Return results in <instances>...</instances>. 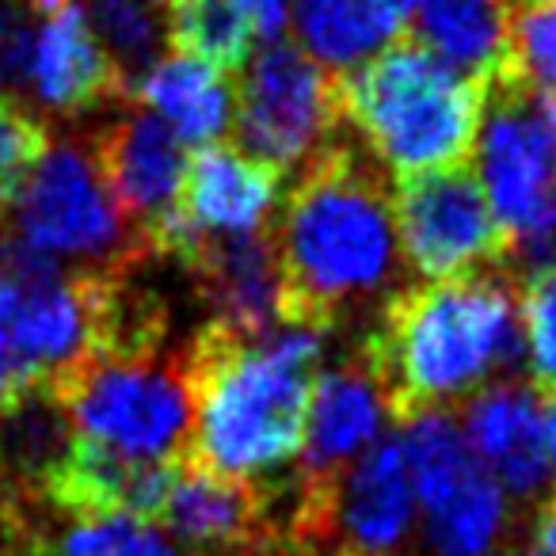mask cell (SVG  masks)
<instances>
[{"label":"cell","mask_w":556,"mask_h":556,"mask_svg":"<svg viewBox=\"0 0 556 556\" xmlns=\"http://www.w3.org/2000/svg\"><path fill=\"white\" fill-rule=\"evenodd\" d=\"M320 355L325 328L302 320H282L248 340L210 325L187 363L191 462L244 484L294 462Z\"/></svg>","instance_id":"cell-1"},{"label":"cell","mask_w":556,"mask_h":556,"mask_svg":"<svg viewBox=\"0 0 556 556\" xmlns=\"http://www.w3.org/2000/svg\"><path fill=\"white\" fill-rule=\"evenodd\" d=\"M282 320L332 328L340 313L386 294L401 263L393 199L351 149L328 146L305 164L275 240Z\"/></svg>","instance_id":"cell-2"},{"label":"cell","mask_w":556,"mask_h":556,"mask_svg":"<svg viewBox=\"0 0 556 556\" xmlns=\"http://www.w3.org/2000/svg\"><path fill=\"white\" fill-rule=\"evenodd\" d=\"M363 351L393 416L462 401L522 358L515 290L484 270L404 290Z\"/></svg>","instance_id":"cell-3"},{"label":"cell","mask_w":556,"mask_h":556,"mask_svg":"<svg viewBox=\"0 0 556 556\" xmlns=\"http://www.w3.org/2000/svg\"><path fill=\"white\" fill-rule=\"evenodd\" d=\"M484 85L462 77L419 42L389 47L340 80V115L366 153L401 179L457 168L477 141Z\"/></svg>","instance_id":"cell-4"},{"label":"cell","mask_w":556,"mask_h":556,"mask_svg":"<svg viewBox=\"0 0 556 556\" xmlns=\"http://www.w3.org/2000/svg\"><path fill=\"white\" fill-rule=\"evenodd\" d=\"M50 393L70 419L73 442L111 462L161 469L191 439L187 370L153 358V351L96 355L50 386Z\"/></svg>","instance_id":"cell-5"},{"label":"cell","mask_w":556,"mask_h":556,"mask_svg":"<svg viewBox=\"0 0 556 556\" xmlns=\"http://www.w3.org/2000/svg\"><path fill=\"white\" fill-rule=\"evenodd\" d=\"M0 217L4 232L50 263H85V270H115L146 252L141 237L118 210L96 153L58 141L47 146L31 176Z\"/></svg>","instance_id":"cell-6"},{"label":"cell","mask_w":556,"mask_h":556,"mask_svg":"<svg viewBox=\"0 0 556 556\" xmlns=\"http://www.w3.org/2000/svg\"><path fill=\"white\" fill-rule=\"evenodd\" d=\"M424 556H495L510 526L507 492L488 477L446 412L404 416L401 434Z\"/></svg>","instance_id":"cell-7"},{"label":"cell","mask_w":556,"mask_h":556,"mask_svg":"<svg viewBox=\"0 0 556 556\" xmlns=\"http://www.w3.org/2000/svg\"><path fill=\"white\" fill-rule=\"evenodd\" d=\"M240 92L232 96V123L248 156L275 168L317 161L340 126V80L302 47L267 42L240 65Z\"/></svg>","instance_id":"cell-8"},{"label":"cell","mask_w":556,"mask_h":556,"mask_svg":"<svg viewBox=\"0 0 556 556\" xmlns=\"http://www.w3.org/2000/svg\"><path fill=\"white\" fill-rule=\"evenodd\" d=\"M416 530V492L401 439H381L332 484L302 492L298 533L328 538L336 556H404Z\"/></svg>","instance_id":"cell-9"},{"label":"cell","mask_w":556,"mask_h":556,"mask_svg":"<svg viewBox=\"0 0 556 556\" xmlns=\"http://www.w3.org/2000/svg\"><path fill=\"white\" fill-rule=\"evenodd\" d=\"M401 255L424 282L477 275L495 263L507 244L477 176L465 168H442L401 179L393 202Z\"/></svg>","instance_id":"cell-10"},{"label":"cell","mask_w":556,"mask_h":556,"mask_svg":"<svg viewBox=\"0 0 556 556\" xmlns=\"http://www.w3.org/2000/svg\"><path fill=\"white\" fill-rule=\"evenodd\" d=\"M477 184L507 237L522 232L556 191V134L545 111L503 73L484 85L477 126Z\"/></svg>","instance_id":"cell-11"},{"label":"cell","mask_w":556,"mask_h":556,"mask_svg":"<svg viewBox=\"0 0 556 556\" xmlns=\"http://www.w3.org/2000/svg\"><path fill=\"white\" fill-rule=\"evenodd\" d=\"M96 164L149 252L179 255L191 244V232L179 222L187 156L184 141L168 126L156 123L149 111L111 118L96 141Z\"/></svg>","instance_id":"cell-12"},{"label":"cell","mask_w":556,"mask_h":556,"mask_svg":"<svg viewBox=\"0 0 556 556\" xmlns=\"http://www.w3.org/2000/svg\"><path fill=\"white\" fill-rule=\"evenodd\" d=\"M389 416H393V404L366 351H358L336 370L317 374L302 431L305 484H332L374 442H381V427Z\"/></svg>","instance_id":"cell-13"},{"label":"cell","mask_w":556,"mask_h":556,"mask_svg":"<svg viewBox=\"0 0 556 556\" xmlns=\"http://www.w3.org/2000/svg\"><path fill=\"white\" fill-rule=\"evenodd\" d=\"M179 260L199 282L214 328L248 340L282 325V270L267 232L194 237Z\"/></svg>","instance_id":"cell-14"},{"label":"cell","mask_w":556,"mask_h":556,"mask_svg":"<svg viewBox=\"0 0 556 556\" xmlns=\"http://www.w3.org/2000/svg\"><path fill=\"white\" fill-rule=\"evenodd\" d=\"M462 434L472 457L507 495L533 500L548 480L545 408L530 386L500 381L480 389L465 412Z\"/></svg>","instance_id":"cell-15"},{"label":"cell","mask_w":556,"mask_h":556,"mask_svg":"<svg viewBox=\"0 0 556 556\" xmlns=\"http://www.w3.org/2000/svg\"><path fill=\"white\" fill-rule=\"evenodd\" d=\"M27 88L54 115H85L108 96L123 92V80L77 0H62L39 12Z\"/></svg>","instance_id":"cell-16"},{"label":"cell","mask_w":556,"mask_h":556,"mask_svg":"<svg viewBox=\"0 0 556 556\" xmlns=\"http://www.w3.org/2000/svg\"><path fill=\"white\" fill-rule=\"evenodd\" d=\"M275 168L225 146H202L187 164L179 222L191 237H252L267 229L278 202Z\"/></svg>","instance_id":"cell-17"},{"label":"cell","mask_w":556,"mask_h":556,"mask_svg":"<svg viewBox=\"0 0 556 556\" xmlns=\"http://www.w3.org/2000/svg\"><path fill=\"white\" fill-rule=\"evenodd\" d=\"M156 515L168 526V538L194 548H237L255 538L263 522V500L244 480L222 477L194 462L168 469Z\"/></svg>","instance_id":"cell-18"},{"label":"cell","mask_w":556,"mask_h":556,"mask_svg":"<svg viewBox=\"0 0 556 556\" xmlns=\"http://www.w3.org/2000/svg\"><path fill=\"white\" fill-rule=\"evenodd\" d=\"M419 47L477 85L507 73L510 0H412Z\"/></svg>","instance_id":"cell-19"},{"label":"cell","mask_w":556,"mask_h":556,"mask_svg":"<svg viewBox=\"0 0 556 556\" xmlns=\"http://www.w3.org/2000/svg\"><path fill=\"white\" fill-rule=\"evenodd\" d=\"M130 92L141 111H149L156 123L191 146H217V138L232 123L229 77L179 50L149 65L130 85Z\"/></svg>","instance_id":"cell-20"},{"label":"cell","mask_w":556,"mask_h":556,"mask_svg":"<svg viewBox=\"0 0 556 556\" xmlns=\"http://www.w3.org/2000/svg\"><path fill=\"white\" fill-rule=\"evenodd\" d=\"M412 0H294L305 54L325 70H358L401 39Z\"/></svg>","instance_id":"cell-21"},{"label":"cell","mask_w":556,"mask_h":556,"mask_svg":"<svg viewBox=\"0 0 556 556\" xmlns=\"http://www.w3.org/2000/svg\"><path fill=\"white\" fill-rule=\"evenodd\" d=\"M73 454V431L50 389H27L0 408V469L31 492H47Z\"/></svg>","instance_id":"cell-22"},{"label":"cell","mask_w":556,"mask_h":556,"mask_svg":"<svg viewBox=\"0 0 556 556\" xmlns=\"http://www.w3.org/2000/svg\"><path fill=\"white\" fill-rule=\"evenodd\" d=\"M88 16V27L100 39L103 54L111 58L123 92L161 62L168 42V0H77Z\"/></svg>","instance_id":"cell-23"},{"label":"cell","mask_w":556,"mask_h":556,"mask_svg":"<svg viewBox=\"0 0 556 556\" xmlns=\"http://www.w3.org/2000/svg\"><path fill=\"white\" fill-rule=\"evenodd\" d=\"M168 39L179 54L229 73L248 62L255 35L237 0H168Z\"/></svg>","instance_id":"cell-24"},{"label":"cell","mask_w":556,"mask_h":556,"mask_svg":"<svg viewBox=\"0 0 556 556\" xmlns=\"http://www.w3.org/2000/svg\"><path fill=\"white\" fill-rule=\"evenodd\" d=\"M73 522L35 556H184L179 545L141 515H70Z\"/></svg>","instance_id":"cell-25"},{"label":"cell","mask_w":556,"mask_h":556,"mask_svg":"<svg viewBox=\"0 0 556 556\" xmlns=\"http://www.w3.org/2000/svg\"><path fill=\"white\" fill-rule=\"evenodd\" d=\"M507 77L530 96H556V0L510 4Z\"/></svg>","instance_id":"cell-26"},{"label":"cell","mask_w":556,"mask_h":556,"mask_svg":"<svg viewBox=\"0 0 556 556\" xmlns=\"http://www.w3.org/2000/svg\"><path fill=\"white\" fill-rule=\"evenodd\" d=\"M47 146V126L27 108H20L12 96H0V214L16 199Z\"/></svg>","instance_id":"cell-27"},{"label":"cell","mask_w":556,"mask_h":556,"mask_svg":"<svg viewBox=\"0 0 556 556\" xmlns=\"http://www.w3.org/2000/svg\"><path fill=\"white\" fill-rule=\"evenodd\" d=\"M522 355L538 386L556 389V270H541L530 278L522 302Z\"/></svg>","instance_id":"cell-28"},{"label":"cell","mask_w":556,"mask_h":556,"mask_svg":"<svg viewBox=\"0 0 556 556\" xmlns=\"http://www.w3.org/2000/svg\"><path fill=\"white\" fill-rule=\"evenodd\" d=\"M39 12L31 0H0V96L27 88Z\"/></svg>","instance_id":"cell-29"},{"label":"cell","mask_w":556,"mask_h":556,"mask_svg":"<svg viewBox=\"0 0 556 556\" xmlns=\"http://www.w3.org/2000/svg\"><path fill=\"white\" fill-rule=\"evenodd\" d=\"M510 248H515L518 260L538 270V275L541 270H556V191H553V199L545 202V210H541L522 232L510 237Z\"/></svg>","instance_id":"cell-30"},{"label":"cell","mask_w":556,"mask_h":556,"mask_svg":"<svg viewBox=\"0 0 556 556\" xmlns=\"http://www.w3.org/2000/svg\"><path fill=\"white\" fill-rule=\"evenodd\" d=\"M237 4L248 16V24H252L255 39H270V42L287 27V16L294 9V0H237Z\"/></svg>","instance_id":"cell-31"},{"label":"cell","mask_w":556,"mask_h":556,"mask_svg":"<svg viewBox=\"0 0 556 556\" xmlns=\"http://www.w3.org/2000/svg\"><path fill=\"white\" fill-rule=\"evenodd\" d=\"M27 378L20 370L16 355H12V343H9V332H4V320H0V408H9L16 396L27 393Z\"/></svg>","instance_id":"cell-32"},{"label":"cell","mask_w":556,"mask_h":556,"mask_svg":"<svg viewBox=\"0 0 556 556\" xmlns=\"http://www.w3.org/2000/svg\"><path fill=\"white\" fill-rule=\"evenodd\" d=\"M533 548L545 556H556V500L545 503L533 518Z\"/></svg>","instance_id":"cell-33"},{"label":"cell","mask_w":556,"mask_h":556,"mask_svg":"<svg viewBox=\"0 0 556 556\" xmlns=\"http://www.w3.org/2000/svg\"><path fill=\"white\" fill-rule=\"evenodd\" d=\"M545 439H548V472L556 477V401L545 412Z\"/></svg>","instance_id":"cell-34"},{"label":"cell","mask_w":556,"mask_h":556,"mask_svg":"<svg viewBox=\"0 0 556 556\" xmlns=\"http://www.w3.org/2000/svg\"><path fill=\"white\" fill-rule=\"evenodd\" d=\"M541 111H545V123L553 126V134H556V96H545V100H541Z\"/></svg>","instance_id":"cell-35"},{"label":"cell","mask_w":556,"mask_h":556,"mask_svg":"<svg viewBox=\"0 0 556 556\" xmlns=\"http://www.w3.org/2000/svg\"><path fill=\"white\" fill-rule=\"evenodd\" d=\"M510 556H545V553H538V548L530 545V548H522V553H510Z\"/></svg>","instance_id":"cell-36"}]
</instances>
